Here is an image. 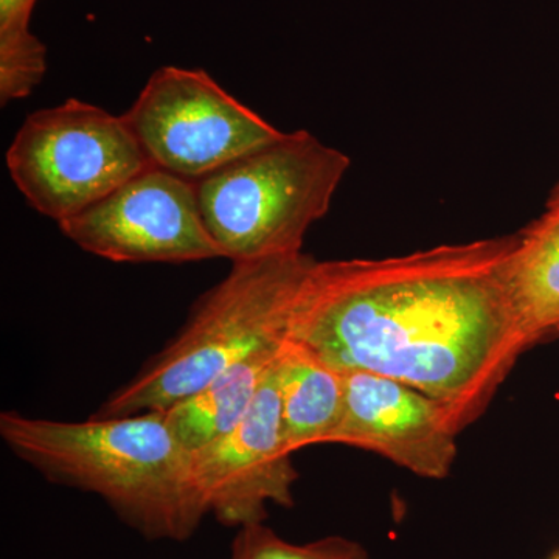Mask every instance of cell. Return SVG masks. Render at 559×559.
Segmentation results:
<instances>
[{
	"label": "cell",
	"mask_w": 559,
	"mask_h": 559,
	"mask_svg": "<svg viewBox=\"0 0 559 559\" xmlns=\"http://www.w3.org/2000/svg\"><path fill=\"white\" fill-rule=\"evenodd\" d=\"M516 242L514 234L393 259L314 260L286 340L341 373L411 385L468 428L535 347L511 286Z\"/></svg>",
	"instance_id": "cell-1"
},
{
	"label": "cell",
	"mask_w": 559,
	"mask_h": 559,
	"mask_svg": "<svg viewBox=\"0 0 559 559\" xmlns=\"http://www.w3.org/2000/svg\"><path fill=\"white\" fill-rule=\"evenodd\" d=\"M0 439L44 479L105 500L143 538L182 543L209 516L193 455L165 411L86 421L5 411Z\"/></svg>",
	"instance_id": "cell-2"
},
{
	"label": "cell",
	"mask_w": 559,
	"mask_h": 559,
	"mask_svg": "<svg viewBox=\"0 0 559 559\" xmlns=\"http://www.w3.org/2000/svg\"><path fill=\"white\" fill-rule=\"evenodd\" d=\"M312 261L300 252L231 263L179 333L92 417L170 409L235 364L282 345L294 297Z\"/></svg>",
	"instance_id": "cell-3"
},
{
	"label": "cell",
	"mask_w": 559,
	"mask_h": 559,
	"mask_svg": "<svg viewBox=\"0 0 559 559\" xmlns=\"http://www.w3.org/2000/svg\"><path fill=\"white\" fill-rule=\"evenodd\" d=\"M348 167L342 151L289 132L197 180L202 219L231 263L300 253Z\"/></svg>",
	"instance_id": "cell-4"
},
{
	"label": "cell",
	"mask_w": 559,
	"mask_h": 559,
	"mask_svg": "<svg viewBox=\"0 0 559 559\" xmlns=\"http://www.w3.org/2000/svg\"><path fill=\"white\" fill-rule=\"evenodd\" d=\"M148 165L123 116L75 98L31 114L7 151L11 179L25 200L58 224Z\"/></svg>",
	"instance_id": "cell-5"
},
{
	"label": "cell",
	"mask_w": 559,
	"mask_h": 559,
	"mask_svg": "<svg viewBox=\"0 0 559 559\" xmlns=\"http://www.w3.org/2000/svg\"><path fill=\"white\" fill-rule=\"evenodd\" d=\"M150 165L197 182L285 135L204 70L162 68L123 116Z\"/></svg>",
	"instance_id": "cell-6"
},
{
	"label": "cell",
	"mask_w": 559,
	"mask_h": 559,
	"mask_svg": "<svg viewBox=\"0 0 559 559\" xmlns=\"http://www.w3.org/2000/svg\"><path fill=\"white\" fill-rule=\"evenodd\" d=\"M58 226L81 249L116 263L224 259L202 219L194 182L154 165Z\"/></svg>",
	"instance_id": "cell-7"
},
{
	"label": "cell",
	"mask_w": 559,
	"mask_h": 559,
	"mask_svg": "<svg viewBox=\"0 0 559 559\" xmlns=\"http://www.w3.org/2000/svg\"><path fill=\"white\" fill-rule=\"evenodd\" d=\"M277 364L278 359L240 425L191 452L209 514L224 527L266 522L271 503L294 507L299 474L283 436Z\"/></svg>",
	"instance_id": "cell-8"
},
{
	"label": "cell",
	"mask_w": 559,
	"mask_h": 559,
	"mask_svg": "<svg viewBox=\"0 0 559 559\" xmlns=\"http://www.w3.org/2000/svg\"><path fill=\"white\" fill-rule=\"evenodd\" d=\"M344 377V414L330 443L377 452L426 479L451 473L462 430L443 403L380 374Z\"/></svg>",
	"instance_id": "cell-9"
},
{
	"label": "cell",
	"mask_w": 559,
	"mask_h": 559,
	"mask_svg": "<svg viewBox=\"0 0 559 559\" xmlns=\"http://www.w3.org/2000/svg\"><path fill=\"white\" fill-rule=\"evenodd\" d=\"M283 436L290 452L330 443L345 404V377L288 340L277 364Z\"/></svg>",
	"instance_id": "cell-10"
},
{
	"label": "cell",
	"mask_w": 559,
	"mask_h": 559,
	"mask_svg": "<svg viewBox=\"0 0 559 559\" xmlns=\"http://www.w3.org/2000/svg\"><path fill=\"white\" fill-rule=\"evenodd\" d=\"M283 344L235 364L205 388L165 411L173 432L187 450H201L240 425L259 399Z\"/></svg>",
	"instance_id": "cell-11"
},
{
	"label": "cell",
	"mask_w": 559,
	"mask_h": 559,
	"mask_svg": "<svg viewBox=\"0 0 559 559\" xmlns=\"http://www.w3.org/2000/svg\"><path fill=\"white\" fill-rule=\"evenodd\" d=\"M510 277L533 344L559 336V219L540 215L518 234Z\"/></svg>",
	"instance_id": "cell-12"
},
{
	"label": "cell",
	"mask_w": 559,
	"mask_h": 559,
	"mask_svg": "<svg viewBox=\"0 0 559 559\" xmlns=\"http://www.w3.org/2000/svg\"><path fill=\"white\" fill-rule=\"evenodd\" d=\"M36 0H0V102L27 98L47 72V49L31 31Z\"/></svg>",
	"instance_id": "cell-13"
},
{
	"label": "cell",
	"mask_w": 559,
	"mask_h": 559,
	"mask_svg": "<svg viewBox=\"0 0 559 559\" xmlns=\"http://www.w3.org/2000/svg\"><path fill=\"white\" fill-rule=\"evenodd\" d=\"M230 559H371L369 550L344 536H325L308 544H293L266 522L238 528Z\"/></svg>",
	"instance_id": "cell-14"
},
{
	"label": "cell",
	"mask_w": 559,
	"mask_h": 559,
	"mask_svg": "<svg viewBox=\"0 0 559 559\" xmlns=\"http://www.w3.org/2000/svg\"><path fill=\"white\" fill-rule=\"evenodd\" d=\"M543 216L559 219V183L551 190L549 200L546 202V212L543 213Z\"/></svg>",
	"instance_id": "cell-15"
},
{
	"label": "cell",
	"mask_w": 559,
	"mask_h": 559,
	"mask_svg": "<svg viewBox=\"0 0 559 559\" xmlns=\"http://www.w3.org/2000/svg\"><path fill=\"white\" fill-rule=\"evenodd\" d=\"M551 559H559V551H557V554H555L554 557H551Z\"/></svg>",
	"instance_id": "cell-16"
}]
</instances>
